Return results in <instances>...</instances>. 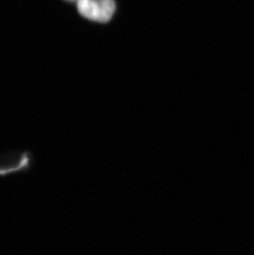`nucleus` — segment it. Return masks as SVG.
<instances>
[{
  "mask_svg": "<svg viewBox=\"0 0 254 255\" xmlns=\"http://www.w3.org/2000/svg\"><path fill=\"white\" fill-rule=\"evenodd\" d=\"M35 165L31 149H15L0 152V179L28 174Z\"/></svg>",
  "mask_w": 254,
  "mask_h": 255,
  "instance_id": "nucleus-1",
  "label": "nucleus"
},
{
  "mask_svg": "<svg viewBox=\"0 0 254 255\" xmlns=\"http://www.w3.org/2000/svg\"><path fill=\"white\" fill-rule=\"evenodd\" d=\"M66 1H69V2H78L79 0H66Z\"/></svg>",
  "mask_w": 254,
  "mask_h": 255,
  "instance_id": "nucleus-3",
  "label": "nucleus"
},
{
  "mask_svg": "<svg viewBox=\"0 0 254 255\" xmlns=\"http://www.w3.org/2000/svg\"><path fill=\"white\" fill-rule=\"evenodd\" d=\"M77 8L83 17L99 22H108L116 10L114 0H79Z\"/></svg>",
  "mask_w": 254,
  "mask_h": 255,
  "instance_id": "nucleus-2",
  "label": "nucleus"
}]
</instances>
